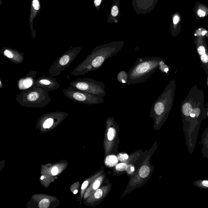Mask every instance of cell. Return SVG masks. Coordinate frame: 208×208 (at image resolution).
<instances>
[{"mask_svg": "<svg viewBox=\"0 0 208 208\" xmlns=\"http://www.w3.org/2000/svg\"><path fill=\"white\" fill-rule=\"evenodd\" d=\"M182 112L186 116H189L192 113V108L191 104L188 103H186L182 107Z\"/></svg>", "mask_w": 208, "mask_h": 208, "instance_id": "obj_15", "label": "cell"}, {"mask_svg": "<svg viewBox=\"0 0 208 208\" xmlns=\"http://www.w3.org/2000/svg\"><path fill=\"white\" fill-rule=\"evenodd\" d=\"M78 192V190H76L75 191H74V194H76V193H77Z\"/></svg>", "mask_w": 208, "mask_h": 208, "instance_id": "obj_35", "label": "cell"}, {"mask_svg": "<svg viewBox=\"0 0 208 208\" xmlns=\"http://www.w3.org/2000/svg\"><path fill=\"white\" fill-rule=\"evenodd\" d=\"M101 1L102 0H95L94 4H95L96 6H99L101 4Z\"/></svg>", "mask_w": 208, "mask_h": 208, "instance_id": "obj_31", "label": "cell"}, {"mask_svg": "<svg viewBox=\"0 0 208 208\" xmlns=\"http://www.w3.org/2000/svg\"><path fill=\"white\" fill-rule=\"evenodd\" d=\"M54 123V120L52 118L47 119L43 124V127L44 129H49L51 128Z\"/></svg>", "mask_w": 208, "mask_h": 208, "instance_id": "obj_17", "label": "cell"}, {"mask_svg": "<svg viewBox=\"0 0 208 208\" xmlns=\"http://www.w3.org/2000/svg\"><path fill=\"white\" fill-rule=\"evenodd\" d=\"M194 13L196 16L198 17V19L203 18L208 15V7L199 3L197 6H195Z\"/></svg>", "mask_w": 208, "mask_h": 208, "instance_id": "obj_11", "label": "cell"}, {"mask_svg": "<svg viewBox=\"0 0 208 208\" xmlns=\"http://www.w3.org/2000/svg\"><path fill=\"white\" fill-rule=\"evenodd\" d=\"M127 165L125 163H121L117 165L116 166V169L117 171H123L126 170L127 167Z\"/></svg>", "mask_w": 208, "mask_h": 208, "instance_id": "obj_20", "label": "cell"}, {"mask_svg": "<svg viewBox=\"0 0 208 208\" xmlns=\"http://www.w3.org/2000/svg\"><path fill=\"white\" fill-rule=\"evenodd\" d=\"M192 113L195 115L196 116L198 117L200 113V109L196 108L192 110Z\"/></svg>", "mask_w": 208, "mask_h": 208, "instance_id": "obj_27", "label": "cell"}, {"mask_svg": "<svg viewBox=\"0 0 208 208\" xmlns=\"http://www.w3.org/2000/svg\"><path fill=\"white\" fill-rule=\"evenodd\" d=\"M201 60L204 63H207L208 62V56L206 54H202L201 55Z\"/></svg>", "mask_w": 208, "mask_h": 208, "instance_id": "obj_25", "label": "cell"}, {"mask_svg": "<svg viewBox=\"0 0 208 208\" xmlns=\"http://www.w3.org/2000/svg\"><path fill=\"white\" fill-rule=\"evenodd\" d=\"M88 184V182L87 181H85V182H83L82 187V190H84V189H85L87 187Z\"/></svg>", "mask_w": 208, "mask_h": 208, "instance_id": "obj_30", "label": "cell"}, {"mask_svg": "<svg viewBox=\"0 0 208 208\" xmlns=\"http://www.w3.org/2000/svg\"><path fill=\"white\" fill-rule=\"evenodd\" d=\"M44 176H42L41 177V180H43V179H44Z\"/></svg>", "mask_w": 208, "mask_h": 208, "instance_id": "obj_36", "label": "cell"}, {"mask_svg": "<svg viewBox=\"0 0 208 208\" xmlns=\"http://www.w3.org/2000/svg\"><path fill=\"white\" fill-rule=\"evenodd\" d=\"M198 52L199 54L202 55V54H205V49L203 46H200L198 49Z\"/></svg>", "mask_w": 208, "mask_h": 208, "instance_id": "obj_26", "label": "cell"}, {"mask_svg": "<svg viewBox=\"0 0 208 208\" xmlns=\"http://www.w3.org/2000/svg\"><path fill=\"white\" fill-rule=\"evenodd\" d=\"M81 50L82 47H77L73 48L67 51L52 63L49 69L48 75L52 77L60 75L77 57Z\"/></svg>", "mask_w": 208, "mask_h": 208, "instance_id": "obj_4", "label": "cell"}, {"mask_svg": "<svg viewBox=\"0 0 208 208\" xmlns=\"http://www.w3.org/2000/svg\"><path fill=\"white\" fill-rule=\"evenodd\" d=\"M100 184V182L99 181H96L94 184L93 188L94 190H96L99 187Z\"/></svg>", "mask_w": 208, "mask_h": 208, "instance_id": "obj_29", "label": "cell"}, {"mask_svg": "<svg viewBox=\"0 0 208 208\" xmlns=\"http://www.w3.org/2000/svg\"><path fill=\"white\" fill-rule=\"evenodd\" d=\"M70 86L82 92L102 97L106 95L104 83L89 78L78 79L71 82Z\"/></svg>", "mask_w": 208, "mask_h": 208, "instance_id": "obj_5", "label": "cell"}, {"mask_svg": "<svg viewBox=\"0 0 208 208\" xmlns=\"http://www.w3.org/2000/svg\"><path fill=\"white\" fill-rule=\"evenodd\" d=\"M166 93V91L163 92L153 103L151 110V115L159 117L163 115L166 111L167 107Z\"/></svg>", "mask_w": 208, "mask_h": 208, "instance_id": "obj_8", "label": "cell"}, {"mask_svg": "<svg viewBox=\"0 0 208 208\" xmlns=\"http://www.w3.org/2000/svg\"><path fill=\"white\" fill-rule=\"evenodd\" d=\"M117 79L120 83L126 84L128 79V73L125 71H122L118 73L117 76Z\"/></svg>", "mask_w": 208, "mask_h": 208, "instance_id": "obj_14", "label": "cell"}, {"mask_svg": "<svg viewBox=\"0 0 208 208\" xmlns=\"http://www.w3.org/2000/svg\"><path fill=\"white\" fill-rule=\"evenodd\" d=\"M129 158V156L127 154H120L118 155V159L120 161H124Z\"/></svg>", "mask_w": 208, "mask_h": 208, "instance_id": "obj_22", "label": "cell"}, {"mask_svg": "<svg viewBox=\"0 0 208 208\" xmlns=\"http://www.w3.org/2000/svg\"><path fill=\"white\" fill-rule=\"evenodd\" d=\"M36 71H31L25 76L20 78L17 83L19 90L23 91L33 86L36 80Z\"/></svg>", "mask_w": 208, "mask_h": 208, "instance_id": "obj_9", "label": "cell"}, {"mask_svg": "<svg viewBox=\"0 0 208 208\" xmlns=\"http://www.w3.org/2000/svg\"><path fill=\"white\" fill-rule=\"evenodd\" d=\"M1 53L15 64H21L24 61V54L17 50L3 48L1 50Z\"/></svg>", "mask_w": 208, "mask_h": 208, "instance_id": "obj_10", "label": "cell"}, {"mask_svg": "<svg viewBox=\"0 0 208 208\" xmlns=\"http://www.w3.org/2000/svg\"><path fill=\"white\" fill-rule=\"evenodd\" d=\"M32 15H31V20H33L35 17V13L37 12L40 9V3L38 0H33L32 1Z\"/></svg>", "mask_w": 208, "mask_h": 208, "instance_id": "obj_13", "label": "cell"}, {"mask_svg": "<svg viewBox=\"0 0 208 208\" xmlns=\"http://www.w3.org/2000/svg\"><path fill=\"white\" fill-rule=\"evenodd\" d=\"M118 13V9L116 6H113L112 10V14L113 16H116Z\"/></svg>", "mask_w": 208, "mask_h": 208, "instance_id": "obj_23", "label": "cell"}, {"mask_svg": "<svg viewBox=\"0 0 208 208\" xmlns=\"http://www.w3.org/2000/svg\"><path fill=\"white\" fill-rule=\"evenodd\" d=\"M49 92L40 88L33 86L17 94L15 100L24 107L43 108L51 101Z\"/></svg>", "mask_w": 208, "mask_h": 208, "instance_id": "obj_3", "label": "cell"}, {"mask_svg": "<svg viewBox=\"0 0 208 208\" xmlns=\"http://www.w3.org/2000/svg\"><path fill=\"white\" fill-rule=\"evenodd\" d=\"M150 172L149 168L146 165L142 166L139 171V175L141 177L146 178L149 175Z\"/></svg>", "mask_w": 208, "mask_h": 208, "instance_id": "obj_16", "label": "cell"}, {"mask_svg": "<svg viewBox=\"0 0 208 208\" xmlns=\"http://www.w3.org/2000/svg\"><path fill=\"white\" fill-rule=\"evenodd\" d=\"M122 46L121 44L102 46L94 50L71 73L74 76L84 75L91 71L99 69L108 59L116 55Z\"/></svg>", "mask_w": 208, "mask_h": 208, "instance_id": "obj_1", "label": "cell"}, {"mask_svg": "<svg viewBox=\"0 0 208 208\" xmlns=\"http://www.w3.org/2000/svg\"><path fill=\"white\" fill-rule=\"evenodd\" d=\"M118 159L115 156L110 155L107 157L105 164L107 166L113 167L117 164Z\"/></svg>", "mask_w": 208, "mask_h": 208, "instance_id": "obj_12", "label": "cell"}, {"mask_svg": "<svg viewBox=\"0 0 208 208\" xmlns=\"http://www.w3.org/2000/svg\"><path fill=\"white\" fill-rule=\"evenodd\" d=\"M50 202L48 199H44L40 201L39 204V206L40 208H47Z\"/></svg>", "mask_w": 208, "mask_h": 208, "instance_id": "obj_19", "label": "cell"}, {"mask_svg": "<svg viewBox=\"0 0 208 208\" xmlns=\"http://www.w3.org/2000/svg\"><path fill=\"white\" fill-rule=\"evenodd\" d=\"M3 83H2L1 80L0 79V88H3Z\"/></svg>", "mask_w": 208, "mask_h": 208, "instance_id": "obj_33", "label": "cell"}, {"mask_svg": "<svg viewBox=\"0 0 208 208\" xmlns=\"http://www.w3.org/2000/svg\"><path fill=\"white\" fill-rule=\"evenodd\" d=\"M163 63V60L156 57L139 59L128 73L127 84L143 83L151 77Z\"/></svg>", "mask_w": 208, "mask_h": 208, "instance_id": "obj_2", "label": "cell"}, {"mask_svg": "<svg viewBox=\"0 0 208 208\" xmlns=\"http://www.w3.org/2000/svg\"><path fill=\"white\" fill-rule=\"evenodd\" d=\"M116 135V131L113 128H110L108 133V138L109 140L112 141L114 139Z\"/></svg>", "mask_w": 208, "mask_h": 208, "instance_id": "obj_18", "label": "cell"}, {"mask_svg": "<svg viewBox=\"0 0 208 208\" xmlns=\"http://www.w3.org/2000/svg\"></svg>", "mask_w": 208, "mask_h": 208, "instance_id": "obj_37", "label": "cell"}, {"mask_svg": "<svg viewBox=\"0 0 208 208\" xmlns=\"http://www.w3.org/2000/svg\"><path fill=\"white\" fill-rule=\"evenodd\" d=\"M33 86L40 88L49 92L57 90L60 87V85L56 79L52 76H43L36 79Z\"/></svg>", "mask_w": 208, "mask_h": 208, "instance_id": "obj_7", "label": "cell"}, {"mask_svg": "<svg viewBox=\"0 0 208 208\" xmlns=\"http://www.w3.org/2000/svg\"><path fill=\"white\" fill-rule=\"evenodd\" d=\"M190 116H191V117H192V118H194V117H195L196 116L194 114H193V113H191V114H190Z\"/></svg>", "mask_w": 208, "mask_h": 208, "instance_id": "obj_34", "label": "cell"}, {"mask_svg": "<svg viewBox=\"0 0 208 208\" xmlns=\"http://www.w3.org/2000/svg\"><path fill=\"white\" fill-rule=\"evenodd\" d=\"M126 171L128 173H131V172H133L135 171L134 167L133 165H128Z\"/></svg>", "mask_w": 208, "mask_h": 208, "instance_id": "obj_24", "label": "cell"}, {"mask_svg": "<svg viewBox=\"0 0 208 208\" xmlns=\"http://www.w3.org/2000/svg\"><path fill=\"white\" fill-rule=\"evenodd\" d=\"M202 184L204 186L207 187H208V181H204L202 182Z\"/></svg>", "mask_w": 208, "mask_h": 208, "instance_id": "obj_32", "label": "cell"}, {"mask_svg": "<svg viewBox=\"0 0 208 208\" xmlns=\"http://www.w3.org/2000/svg\"><path fill=\"white\" fill-rule=\"evenodd\" d=\"M102 195H103V191L101 189H98L97 190L94 194V196L96 199L100 198Z\"/></svg>", "mask_w": 208, "mask_h": 208, "instance_id": "obj_21", "label": "cell"}, {"mask_svg": "<svg viewBox=\"0 0 208 208\" xmlns=\"http://www.w3.org/2000/svg\"><path fill=\"white\" fill-rule=\"evenodd\" d=\"M63 92L68 98L82 104H97L103 103L104 101L102 97L82 92L71 86L68 87L67 89L63 90Z\"/></svg>", "mask_w": 208, "mask_h": 208, "instance_id": "obj_6", "label": "cell"}, {"mask_svg": "<svg viewBox=\"0 0 208 208\" xmlns=\"http://www.w3.org/2000/svg\"><path fill=\"white\" fill-rule=\"evenodd\" d=\"M51 172L53 175H56L58 172V169L56 167H55L52 169Z\"/></svg>", "mask_w": 208, "mask_h": 208, "instance_id": "obj_28", "label": "cell"}]
</instances>
